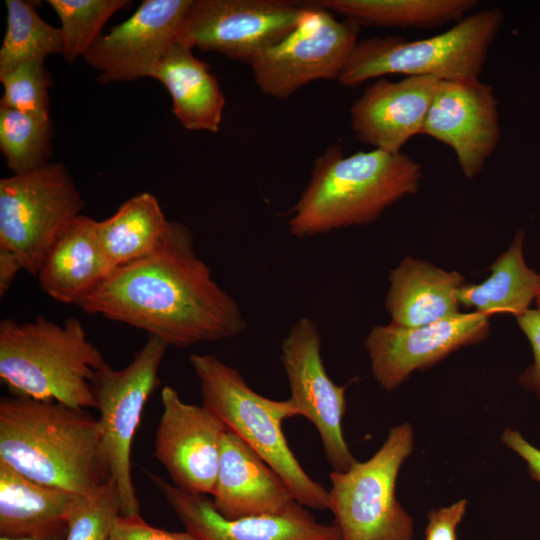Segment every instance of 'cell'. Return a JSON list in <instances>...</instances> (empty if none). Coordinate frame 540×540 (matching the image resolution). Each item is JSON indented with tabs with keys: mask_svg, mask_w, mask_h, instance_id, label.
Here are the masks:
<instances>
[{
	"mask_svg": "<svg viewBox=\"0 0 540 540\" xmlns=\"http://www.w3.org/2000/svg\"><path fill=\"white\" fill-rule=\"evenodd\" d=\"M77 306L177 348L232 338L247 328L237 301L213 280L191 231L177 221L155 251L114 269Z\"/></svg>",
	"mask_w": 540,
	"mask_h": 540,
	"instance_id": "6da1fadb",
	"label": "cell"
},
{
	"mask_svg": "<svg viewBox=\"0 0 540 540\" xmlns=\"http://www.w3.org/2000/svg\"><path fill=\"white\" fill-rule=\"evenodd\" d=\"M0 460L30 480L77 495L109 478L98 420L57 401L1 399Z\"/></svg>",
	"mask_w": 540,
	"mask_h": 540,
	"instance_id": "7a4b0ae2",
	"label": "cell"
},
{
	"mask_svg": "<svg viewBox=\"0 0 540 540\" xmlns=\"http://www.w3.org/2000/svg\"><path fill=\"white\" fill-rule=\"evenodd\" d=\"M422 177L421 164L402 152L344 155L341 146H329L315 159L308 185L292 208L289 231L305 238L370 224L416 194Z\"/></svg>",
	"mask_w": 540,
	"mask_h": 540,
	"instance_id": "3957f363",
	"label": "cell"
},
{
	"mask_svg": "<svg viewBox=\"0 0 540 540\" xmlns=\"http://www.w3.org/2000/svg\"><path fill=\"white\" fill-rule=\"evenodd\" d=\"M106 364L77 318L0 322V378L14 396L96 408L91 382Z\"/></svg>",
	"mask_w": 540,
	"mask_h": 540,
	"instance_id": "277c9868",
	"label": "cell"
},
{
	"mask_svg": "<svg viewBox=\"0 0 540 540\" xmlns=\"http://www.w3.org/2000/svg\"><path fill=\"white\" fill-rule=\"evenodd\" d=\"M504 21L499 8L476 11L428 38L370 37L357 42L338 82L347 87L383 76L432 77L440 81L479 79Z\"/></svg>",
	"mask_w": 540,
	"mask_h": 540,
	"instance_id": "5b68a950",
	"label": "cell"
},
{
	"mask_svg": "<svg viewBox=\"0 0 540 540\" xmlns=\"http://www.w3.org/2000/svg\"><path fill=\"white\" fill-rule=\"evenodd\" d=\"M203 406L245 441L289 486L295 500L313 509H329V490L313 480L291 451L282 422L295 413L287 400L266 398L233 368L210 354H191Z\"/></svg>",
	"mask_w": 540,
	"mask_h": 540,
	"instance_id": "8992f818",
	"label": "cell"
},
{
	"mask_svg": "<svg viewBox=\"0 0 540 540\" xmlns=\"http://www.w3.org/2000/svg\"><path fill=\"white\" fill-rule=\"evenodd\" d=\"M414 445L410 423L392 427L374 455L344 472L331 471L329 510L342 540H411L414 524L396 498L401 466Z\"/></svg>",
	"mask_w": 540,
	"mask_h": 540,
	"instance_id": "52a82bcc",
	"label": "cell"
},
{
	"mask_svg": "<svg viewBox=\"0 0 540 540\" xmlns=\"http://www.w3.org/2000/svg\"><path fill=\"white\" fill-rule=\"evenodd\" d=\"M83 197L57 162L0 179V247L37 276L53 244L81 215Z\"/></svg>",
	"mask_w": 540,
	"mask_h": 540,
	"instance_id": "ba28073f",
	"label": "cell"
},
{
	"mask_svg": "<svg viewBox=\"0 0 540 540\" xmlns=\"http://www.w3.org/2000/svg\"><path fill=\"white\" fill-rule=\"evenodd\" d=\"M169 346L148 335L143 347L123 369L109 364L97 370L91 382L99 412L102 456L118 488L122 515L140 514V504L131 475V450L142 411L159 385L160 364Z\"/></svg>",
	"mask_w": 540,
	"mask_h": 540,
	"instance_id": "9c48e42d",
	"label": "cell"
},
{
	"mask_svg": "<svg viewBox=\"0 0 540 540\" xmlns=\"http://www.w3.org/2000/svg\"><path fill=\"white\" fill-rule=\"evenodd\" d=\"M309 3L297 27L249 64L256 85L268 96L286 99L312 81L338 80L358 42V24Z\"/></svg>",
	"mask_w": 540,
	"mask_h": 540,
	"instance_id": "30bf717a",
	"label": "cell"
},
{
	"mask_svg": "<svg viewBox=\"0 0 540 540\" xmlns=\"http://www.w3.org/2000/svg\"><path fill=\"white\" fill-rule=\"evenodd\" d=\"M304 8L288 0H192L175 42L250 64L297 27Z\"/></svg>",
	"mask_w": 540,
	"mask_h": 540,
	"instance_id": "8fae6325",
	"label": "cell"
},
{
	"mask_svg": "<svg viewBox=\"0 0 540 540\" xmlns=\"http://www.w3.org/2000/svg\"><path fill=\"white\" fill-rule=\"evenodd\" d=\"M281 363L295 416H303L315 426L333 471H347L357 460L343 435L346 386L336 385L328 376L319 327L311 317H302L290 327L281 344Z\"/></svg>",
	"mask_w": 540,
	"mask_h": 540,
	"instance_id": "7c38bea8",
	"label": "cell"
},
{
	"mask_svg": "<svg viewBox=\"0 0 540 540\" xmlns=\"http://www.w3.org/2000/svg\"><path fill=\"white\" fill-rule=\"evenodd\" d=\"M488 319V315L474 311L416 327L392 322L376 325L364 343L372 375L384 390L391 392L414 371L486 338Z\"/></svg>",
	"mask_w": 540,
	"mask_h": 540,
	"instance_id": "4fadbf2b",
	"label": "cell"
},
{
	"mask_svg": "<svg viewBox=\"0 0 540 540\" xmlns=\"http://www.w3.org/2000/svg\"><path fill=\"white\" fill-rule=\"evenodd\" d=\"M161 403L155 458L166 469L174 486L212 495L226 426L205 406L184 402L171 386L162 389Z\"/></svg>",
	"mask_w": 540,
	"mask_h": 540,
	"instance_id": "5bb4252c",
	"label": "cell"
},
{
	"mask_svg": "<svg viewBox=\"0 0 540 540\" xmlns=\"http://www.w3.org/2000/svg\"><path fill=\"white\" fill-rule=\"evenodd\" d=\"M421 134L449 146L462 174L473 179L501 138L499 101L493 86L479 79L441 81Z\"/></svg>",
	"mask_w": 540,
	"mask_h": 540,
	"instance_id": "9a60e30c",
	"label": "cell"
},
{
	"mask_svg": "<svg viewBox=\"0 0 540 540\" xmlns=\"http://www.w3.org/2000/svg\"><path fill=\"white\" fill-rule=\"evenodd\" d=\"M192 0H144L84 55L100 83L152 77L175 42Z\"/></svg>",
	"mask_w": 540,
	"mask_h": 540,
	"instance_id": "2e32d148",
	"label": "cell"
},
{
	"mask_svg": "<svg viewBox=\"0 0 540 540\" xmlns=\"http://www.w3.org/2000/svg\"><path fill=\"white\" fill-rule=\"evenodd\" d=\"M187 532L198 540H342L339 527L322 524L299 503L282 514L226 519L204 494L192 493L145 471Z\"/></svg>",
	"mask_w": 540,
	"mask_h": 540,
	"instance_id": "e0dca14e",
	"label": "cell"
},
{
	"mask_svg": "<svg viewBox=\"0 0 540 540\" xmlns=\"http://www.w3.org/2000/svg\"><path fill=\"white\" fill-rule=\"evenodd\" d=\"M440 82L423 76L395 82L379 78L364 89L350 108L355 136L373 149L400 153L412 137L422 133Z\"/></svg>",
	"mask_w": 540,
	"mask_h": 540,
	"instance_id": "ac0fdd59",
	"label": "cell"
},
{
	"mask_svg": "<svg viewBox=\"0 0 540 540\" xmlns=\"http://www.w3.org/2000/svg\"><path fill=\"white\" fill-rule=\"evenodd\" d=\"M213 505L226 519L282 514L298 504L289 486L245 441L223 434Z\"/></svg>",
	"mask_w": 540,
	"mask_h": 540,
	"instance_id": "d6986e66",
	"label": "cell"
},
{
	"mask_svg": "<svg viewBox=\"0 0 540 540\" xmlns=\"http://www.w3.org/2000/svg\"><path fill=\"white\" fill-rule=\"evenodd\" d=\"M96 220L81 214L47 253L37 278L54 300L77 305L114 270L96 236Z\"/></svg>",
	"mask_w": 540,
	"mask_h": 540,
	"instance_id": "ffe728a7",
	"label": "cell"
},
{
	"mask_svg": "<svg viewBox=\"0 0 540 540\" xmlns=\"http://www.w3.org/2000/svg\"><path fill=\"white\" fill-rule=\"evenodd\" d=\"M77 494L28 479L0 460V535L65 540Z\"/></svg>",
	"mask_w": 540,
	"mask_h": 540,
	"instance_id": "44dd1931",
	"label": "cell"
},
{
	"mask_svg": "<svg viewBox=\"0 0 540 540\" xmlns=\"http://www.w3.org/2000/svg\"><path fill=\"white\" fill-rule=\"evenodd\" d=\"M385 307L391 322L416 327L460 313L457 291L464 277L423 260L404 258L390 272Z\"/></svg>",
	"mask_w": 540,
	"mask_h": 540,
	"instance_id": "7402d4cb",
	"label": "cell"
},
{
	"mask_svg": "<svg viewBox=\"0 0 540 540\" xmlns=\"http://www.w3.org/2000/svg\"><path fill=\"white\" fill-rule=\"evenodd\" d=\"M152 78L160 81L172 99V112L181 125L194 131L216 133L222 123L225 97L216 77L192 49L174 42Z\"/></svg>",
	"mask_w": 540,
	"mask_h": 540,
	"instance_id": "603a6c76",
	"label": "cell"
},
{
	"mask_svg": "<svg viewBox=\"0 0 540 540\" xmlns=\"http://www.w3.org/2000/svg\"><path fill=\"white\" fill-rule=\"evenodd\" d=\"M170 226L157 198L141 192L126 200L110 217L96 220L95 229L105 258L116 269L155 251Z\"/></svg>",
	"mask_w": 540,
	"mask_h": 540,
	"instance_id": "cb8c5ba5",
	"label": "cell"
},
{
	"mask_svg": "<svg viewBox=\"0 0 540 540\" xmlns=\"http://www.w3.org/2000/svg\"><path fill=\"white\" fill-rule=\"evenodd\" d=\"M521 230L511 246L490 267V276L479 284H463L457 291L459 304L477 312L524 314L540 291V275L532 271L523 257Z\"/></svg>",
	"mask_w": 540,
	"mask_h": 540,
	"instance_id": "d4e9b609",
	"label": "cell"
},
{
	"mask_svg": "<svg viewBox=\"0 0 540 540\" xmlns=\"http://www.w3.org/2000/svg\"><path fill=\"white\" fill-rule=\"evenodd\" d=\"M313 4L359 26L429 29L463 19L476 0H320Z\"/></svg>",
	"mask_w": 540,
	"mask_h": 540,
	"instance_id": "484cf974",
	"label": "cell"
},
{
	"mask_svg": "<svg viewBox=\"0 0 540 540\" xmlns=\"http://www.w3.org/2000/svg\"><path fill=\"white\" fill-rule=\"evenodd\" d=\"M7 26L0 49V73L46 57L63 54L60 28L48 24L31 2L7 0Z\"/></svg>",
	"mask_w": 540,
	"mask_h": 540,
	"instance_id": "4316f807",
	"label": "cell"
},
{
	"mask_svg": "<svg viewBox=\"0 0 540 540\" xmlns=\"http://www.w3.org/2000/svg\"><path fill=\"white\" fill-rule=\"evenodd\" d=\"M52 124L0 106V149L13 174L34 170L48 162Z\"/></svg>",
	"mask_w": 540,
	"mask_h": 540,
	"instance_id": "83f0119b",
	"label": "cell"
},
{
	"mask_svg": "<svg viewBox=\"0 0 540 540\" xmlns=\"http://www.w3.org/2000/svg\"><path fill=\"white\" fill-rule=\"evenodd\" d=\"M60 19L63 57L74 62L89 51L101 37L107 21L129 5L127 0H48Z\"/></svg>",
	"mask_w": 540,
	"mask_h": 540,
	"instance_id": "f1b7e54d",
	"label": "cell"
},
{
	"mask_svg": "<svg viewBox=\"0 0 540 540\" xmlns=\"http://www.w3.org/2000/svg\"><path fill=\"white\" fill-rule=\"evenodd\" d=\"M121 515L120 494L115 481L109 477L92 492L75 496L65 540H109Z\"/></svg>",
	"mask_w": 540,
	"mask_h": 540,
	"instance_id": "f546056e",
	"label": "cell"
},
{
	"mask_svg": "<svg viewBox=\"0 0 540 540\" xmlns=\"http://www.w3.org/2000/svg\"><path fill=\"white\" fill-rule=\"evenodd\" d=\"M3 95L0 106L12 108L51 124L48 88L51 75L42 62L21 64L0 73Z\"/></svg>",
	"mask_w": 540,
	"mask_h": 540,
	"instance_id": "4dcf8cb0",
	"label": "cell"
},
{
	"mask_svg": "<svg viewBox=\"0 0 540 540\" xmlns=\"http://www.w3.org/2000/svg\"><path fill=\"white\" fill-rule=\"evenodd\" d=\"M109 540H198L189 532H169L154 527L140 516L121 515L111 533Z\"/></svg>",
	"mask_w": 540,
	"mask_h": 540,
	"instance_id": "1f68e13d",
	"label": "cell"
},
{
	"mask_svg": "<svg viewBox=\"0 0 540 540\" xmlns=\"http://www.w3.org/2000/svg\"><path fill=\"white\" fill-rule=\"evenodd\" d=\"M517 321L528 338L534 355L533 364L522 374L520 382L540 399V311L537 309L527 310L517 317Z\"/></svg>",
	"mask_w": 540,
	"mask_h": 540,
	"instance_id": "d6a6232c",
	"label": "cell"
},
{
	"mask_svg": "<svg viewBox=\"0 0 540 540\" xmlns=\"http://www.w3.org/2000/svg\"><path fill=\"white\" fill-rule=\"evenodd\" d=\"M467 501L462 499L449 506L429 511L423 540H457L456 530L466 512Z\"/></svg>",
	"mask_w": 540,
	"mask_h": 540,
	"instance_id": "836d02e7",
	"label": "cell"
},
{
	"mask_svg": "<svg viewBox=\"0 0 540 540\" xmlns=\"http://www.w3.org/2000/svg\"><path fill=\"white\" fill-rule=\"evenodd\" d=\"M501 440L524 460L529 475L540 484V449L527 441L518 430L511 428L502 432Z\"/></svg>",
	"mask_w": 540,
	"mask_h": 540,
	"instance_id": "e575fe53",
	"label": "cell"
},
{
	"mask_svg": "<svg viewBox=\"0 0 540 540\" xmlns=\"http://www.w3.org/2000/svg\"><path fill=\"white\" fill-rule=\"evenodd\" d=\"M24 270L19 258L11 251L0 247V297L3 298L17 274Z\"/></svg>",
	"mask_w": 540,
	"mask_h": 540,
	"instance_id": "d590c367",
	"label": "cell"
},
{
	"mask_svg": "<svg viewBox=\"0 0 540 540\" xmlns=\"http://www.w3.org/2000/svg\"><path fill=\"white\" fill-rule=\"evenodd\" d=\"M0 540H36L33 538H8V537H0Z\"/></svg>",
	"mask_w": 540,
	"mask_h": 540,
	"instance_id": "8d00e7d4",
	"label": "cell"
},
{
	"mask_svg": "<svg viewBox=\"0 0 540 540\" xmlns=\"http://www.w3.org/2000/svg\"><path fill=\"white\" fill-rule=\"evenodd\" d=\"M536 304H537V310L540 311V291H539V294H538V296L536 298Z\"/></svg>",
	"mask_w": 540,
	"mask_h": 540,
	"instance_id": "74e56055",
	"label": "cell"
}]
</instances>
